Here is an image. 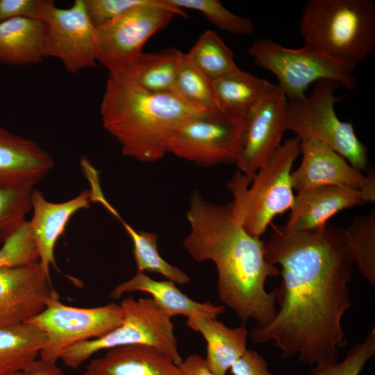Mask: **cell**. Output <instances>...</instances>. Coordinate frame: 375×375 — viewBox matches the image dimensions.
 Here are the masks:
<instances>
[{
	"mask_svg": "<svg viewBox=\"0 0 375 375\" xmlns=\"http://www.w3.org/2000/svg\"><path fill=\"white\" fill-rule=\"evenodd\" d=\"M176 15L187 16L166 0H150L95 28L97 60L109 74L122 71L142 53L147 41Z\"/></svg>",
	"mask_w": 375,
	"mask_h": 375,
	"instance_id": "9",
	"label": "cell"
},
{
	"mask_svg": "<svg viewBox=\"0 0 375 375\" xmlns=\"http://www.w3.org/2000/svg\"><path fill=\"white\" fill-rule=\"evenodd\" d=\"M132 292L149 294L156 303L171 317L181 315L188 318L203 315L217 318L225 311L224 306L196 301L183 293L173 282L153 280L145 273L137 272L130 279L119 283L112 290L110 297L117 299Z\"/></svg>",
	"mask_w": 375,
	"mask_h": 375,
	"instance_id": "21",
	"label": "cell"
},
{
	"mask_svg": "<svg viewBox=\"0 0 375 375\" xmlns=\"http://www.w3.org/2000/svg\"><path fill=\"white\" fill-rule=\"evenodd\" d=\"M212 85L220 110L246 119L276 85L240 69L214 80Z\"/></svg>",
	"mask_w": 375,
	"mask_h": 375,
	"instance_id": "23",
	"label": "cell"
},
{
	"mask_svg": "<svg viewBox=\"0 0 375 375\" xmlns=\"http://www.w3.org/2000/svg\"><path fill=\"white\" fill-rule=\"evenodd\" d=\"M348 253L363 277L375 285V210L356 216L344 230Z\"/></svg>",
	"mask_w": 375,
	"mask_h": 375,
	"instance_id": "28",
	"label": "cell"
},
{
	"mask_svg": "<svg viewBox=\"0 0 375 375\" xmlns=\"http://www.w3.org/2000/svg\"><path fill=\"white\" fill-rule=\"evenodd\" d=\"M20 375H63L56 362L35 360L26 369L20 372Z\"/></svg>",
	"mask_w": 375,
	"mask_h": 375,
	"instance_id": "38",
	"label": "cell"
},
{
	"mask_svg": "<svg viewBox=\"0 0 375 375\" xmlns=\"http://www.w3.org/2000/svg\"><path fill=\"white\" fill-rule=\"evenodd\" d=\"M301 153V140L287 139L258 169L249 183L240 172L227 183L233 216L251 235L260 238L274 218L292 207V168Z\"/></svg>",
	"mask_w": 375,
	"mask_h": 375,
	"instance_id": "5",
	"label": "cell"
},
{
	"mask_svg": "<svg viewBox=\"0 0 375 375\" xmlns=\"http://www.w3.org/2000/svg\"><path fill=\"white\" fill-rule=\"evenodd\" d=\"M54 166L37 142L0 125V185L33 188Z\"/></svg>",
	"mask_w": 375,
	"mask_h": 375,
	"instance_id": "18",
	"label": "cell"
},
{
	"mask_svg": "<svg viewBox=\"0 0 375 375\" xmlns=\"http://www.w3.org/2000/svg\"><path fill=\"white\" fill-rule=\"evenodd\" d=\"M340 85L330 80L316 82L310 94L288 101L285 128L299 139L314 138L342 156L353 167L362 171L368 164L367 149L357 138L351 122L341 121L335 104Z\"/></svg>",
	"mask_w": 375,
	"mask_h": 375,
	"instance_id": "8",
	"label": "cell"
},
{
	"mask_svg": "<svg viewBox=\"0 0 375 375\" xmlns=\"http://www.w3.org/2000/svg\"><path fill=\"white\" fill-rule=\"evenodd\" d=\"M185 57L211 82L240 69L231 50L217 33L210 30L200 35Z\"/></svg>",
	"mask_w": 375,
	"mask_h": 375,
	"instance_id": "26",
	"label": "cell"
},
{
	"mask_svg": "<svg viewBox=\"0 0 375 375\" xmlns=\"http://www.w3.org/2000/svg\"><path fill=\"white\" fill-rule=\"evenodd\" d=\"M47 338L35 326H0V375L20 373L37 360Z\"/></svg>",
	"mask_w": 375,
	"mask_h": 375,
	"instance_id": "25",
	"label": "cell"
},
{
	"mask_svg": "<svg viewBox=\"0 0 375 375\" xmlns=\"http://www.w3.org/2000/svg\"><path fill=\"white\" fill-rule=\"evenodd\" d=\"M56 299L39 261L0 267V326L26 323Z\"/></svg>",
	"mask_w": 375,
	"mask_h": 375,
	"instance_id": "14",
	"label": "cell"
},
{
	"mask_svg": "<svg viewBox=\"0 0 375 375\" xmlns=\"http://www.w3.org/2000/svg\"><path fill=\"white\" fill-rule=\"evenodd\" d=\"M246 119L222 110L207 111L187 119L167 147L182 159L203 166L236 163L242 150Z\"/></svg>",
	"mask_w": 375,
	"mask_h": 375,
	"instance_id": "10",
	"label": "cell"
},
{
	"mask_svg": "<svg viewBox=\"0 0 375 375\" xmlns=\"http://www.w3.org/2000/svg\"><path fill=\"white\" fill-rule=\"evenodd\" d=\"M150 0H83L88 17L97 28Z\"/></svg>",
	"mask_w": 375,
	"mask_h": 375,
	"instance_id": "34",
	"label": "cell"
},
{
	"mask_svg": "<svg viewBox=\"0 0 375 375\" xmlns=\"http://www.w3.org/2000/svg\"><path fill=\"white\" fill-rule=\"evenodd\" d=\"M181 10H197L217 28L235 35L253 34L255 26L250 18L241 17L228 10L219 0H166Z\"/></svg>",
	"mask_w": 375,
	"mask_h": 375,
	"instance_id": "30",
	"label": "cell"
},
{
	"mask_svg": "<svg viewBox=\"0 0 375 375\" xmlns=\"http://www.w3.org/2000/svg\"><path fill=\"white\" fill-rule=\"evenodd\" d=\"M187 218L190 231L182 244L196 261L214 262L220 301L243 323L251 319L259 327L269 324L277 312L276 291L267 292L265 285L281 274L265 259V242L244 229L230 203H210L198 190L191 196Z\"/></svg>",
	"mask_w": 375,
	"mask_h": 375,
	"instance_id": "2",
	"label": "cell"
},
{
	"mask_svg": "<svg viewBox=\"0 0 375 375\" xmlns=\"http://www.w3.org/2000/svg\"><path fill=\"white\" fill-rule=\"evenodd\" d=\"M255 65L274 74L277 85L288 101L306 95L308 87L322 80H330L347 89L358 85L356 67L335 60L304 44L291 49L267 38L254 40L248 49Z\"/></svg>",
	"mask_w": 375,
	"mask_h": 375,
	"instance_id": "7",
	"label": "cell"
},
{
	"mask_svg": "<svg viewBox=\"0 0 375 375\" xmlns=\"http://www.w3.org/2000/svg\"><path fill=\"white\" fill-rule=\"evenodd\" d=\"M172 92L186 102L202 109L219 110L212 82L185 58V53Z\"/></svg>",
	"mask_w": 375,
	"mask_h": 375,
	"instance_id": "29",
	"label": "cell"
},
{
	"mask_svg": "<svg viewBox=\"0 0 375 375\" xmlns=\"http://www.w3.org/2000/svg\"><path fill=\"white\" fill-rule=\"evenodd\" d=\"M181 375H215L206 360L198 354H191L179 365Z\"/></svg>",
	"mask_w": 375,
	"mask_h": 375,
	"instance_id": "37",
	"label": "cell"
},
{
	"mask_svg": "<svg viewBox=\"0 0 375 375\" xmlns=\"http://www.w3.org/2000/svg\"><path fill=\"white\" fill-rule=\"evenodd\" d=\"M38 10L45 26L44 58L59 59L71 74L97 66L95 27L83 0H75L67 8L57 7L51 0H40Z\"/></svg>",
	"mask_w": 375,
	"mask_h": 375,
	"instance_id": "12",
	"label": "cell"
},
{
	"mask_svg": "<svg viewBox=\"0 0 375 375\" xmlns=\"http://www.w3.org/2000/svg\"><path fill=\"white\" fill-rule=\"evenodd\" d=\"M56 299L26 323L40 328L47 343L40 359L56 362L74 344L101 337L119 326L124 318L119 304L111 303L93 308L67 306Z\"/></svg>",
	"mask_w": 375,
	"mask_h": 375,
	"instance_id": "11",
	"label": "cell"
},
{
	"mask_svg": "<svg viewBox=\"0 0 375 375\" xmlns=\"http://www.w3.org/2000/svg\"><path fill=\"white\" fill-rule=\"evenodd\" d=\"M207 111L173 92L147 91L119 74H109L100 106L103 127L122 154L144 162L162 159L176 128Z\"/></svg>",
	"mask_w": 375,
	"mask_h": 375,
	"instance_id": "3",
	"label": "cell"
},
{
	"mask_svg": "<svg viewBox=\"0 0 375 375\" xmlns=\"http://www.w3.org/2000/svg\"><path fill=\"white\" fill-rule=\"evenodd\" d=\"M44 33L41 19L18 17L0 22V63L25 66L42 62Z\"/></svg>",
	"mask_w": 375,
	"mask_h": 375,
	"instance_id": "22",
	"label": "cell"
},
{
	"mask_svg": "<svg viewBox=\"0 0 375 375\" xmlns=\"http://www.w3.org/2000/svg\"><path fill=\"white\" fill-rule=\"evenodd\" d=\"M119 305L124 313L122 324L101 337L74 344L67 349L60 358L65 365L76 369L100 351L137 344L156 348L177 365L181 364L183 359L172 317L151 297L135 299L128 297Z\"/></svg>",
	"mask_w": 375,
	"mask_h": 375,
	"instance_id": "6",
	"label": "cell"
},
{
	"mask_svg": "<svg viewBox=\"0 0 375 375\" xmlns=\"http://www.w3.org/2000/svg\"><path fill=\"white\" fill-rule=\"evenodd\" d=\"M82 375H181V371L162 351L137 344L108 349L91 360Z\"/></svg>",
	"mask_w": 375,
	"mask_h": 375,
	"instance_id": "19",
	"label": "cell"
},
{
	"mask_svg": "<svg viewBox=\"0 0 375 375\" xmlns=\"http://www.w3.org/2000/svg\"><path fill=\"white\" fill-rule=\"evenodd\" d=\"M229 371L232 375H274L268 370L265 358L252 349H247Z\"/></svg>",
	"mask_w": 375,
	"mask_h": 375,
	"instance_id": "36",
	"label": "cell"
},
{
	"mask_svg": "<svg viewBox=\"0 0 375 375\" xmlns=\"http://www.w3.org/2000/svg\"><path fill=\"white\" fill-rule=\"evenodd\" d=\"M375 353V329L362 342L353 345L341 362L326 361L315 364L311 370L314 375H359Z\"/></svg>",
	"mask_w": 375,
	"mask_h": 375,
	"instance_id": "32",
	"label": "cell"
},
{
	"mask_svg": "<svg viewBox=\"0 0 375 375\" xmlns=\"http://www.w3.org/2000/svg\"><path fill=\"white\" fill-rule=\"evenodd\" d=\"M344 230L330 223L308 232L272 226L265 257L281 267L280 309L269 324L251 331L253 342L274 341L283 358L297 356L310 365L337 360L347 345L342 318L352 305L348 283L353 263Z\"/></svg>",
	"mask_w": 375,
	"mask_h": 375,
	"instance_id": "1",
	"label": "cell"
},
{
	"mask_svg": "<svg viewBox=\"0 0 375 375\" xmlns=\"http://www.w3.org/2000/svg\"><path fill=\"white\" fill-rule=\"evenodd\" d=\"M39 261L28 221L2 245L0 249V267L28 264Z\"/></svg>",
	"mask_w": 375,
	"mask_h": 375,
	"instance_id": "33",
	"label": "cell"
},
{
	"mask_svg": "<svg viewBox=\"0 0 375 375\" xmlns=\"http://www.w3.org/2000/svg\"><path fill=\"white\" fill-rule=\"evenodd\" d=\"M91 201V192L86 189L75 197L60 203L49 201L42 192L33 189L31 194L33 217L28 223L39 262L48 275H50V266L55 265V246L67 223L76 212L89 208Z\"/></svg>",
	"mask_w": 375,
	"mask_h": 375,
	"instance_id": "17",
	"label": "cell"
},
{
	"mask_svg": "<svg viewBox=\"0 0 375 375\" xmlns=\"http://www.w3.org/2000/svg\"><path fill=\"white\" fill-rule=\"evenodd\" d=\"M186 324L206 341L205 360L215 375H226L247 350L249 332L244 326L229 328L217 318L203 315L188 317Z\"/></svg>",
	"mask_w": 375,
	"mask_h": 375,
	"instance_id": "20",
	"label": "cell"
},
{
	"mask_svg": "<svg viewBox=\"0 0 375 375\" xmlns=\"http://www.w3.org/2000/svg\"><path fill=\"white\" fill-rule=\"evenodd\" d=\"M40 0H0V22L13 18L40 19Z\"/></svg>",
	"mask_w": 375,
	"mask_h": 375,
	"instance_id": "35",
	"label": "cell"
},
{
	"mask_svg": "<svg viewBox=\"0 0 375 375\" xmlns=\"http://www.w3.org/2000/svg\"><path fill=\"white\" fill-rule=\"evenodd\" d=\"M33 189L0 185V243L3 244L26 221Z\"/></svg>",
	"mask_w": 375,
	"mask_h": 375,
	"instance_id": "31",
	"label": "cell"
},
{
	"mask_svg": "<svg viewBox=\"0 0 375 375\" xmlns=\"http://www.w3.org/2000/svg\"><path fill=\"white\" fill-rule=\"evenodd\" d=\"M299 26L304 44L356 67L375 47V5L372 0H309Z\"/></svg>",
	"mask_w": 375,
	"mask_h": 375,
	"instance_id": "4",
	"label": "cell"
},
{
	"mask_svg": "<svg viewBox=\"0 0 375 375\" xmlns=\"http://www.w3.org/2000/svg\"><path fill=\"white\" fill-rule=\"evenodd\" d=\"M184 53L170 48L142 53L119 74L152 92H172Z\"/></svg>",
	"mask_w": 375,
	"mask_h": 375,
	"instance_id": "24",
	"label": "cell"
},
{
	"mask_svg": "<svg viewBox=\"0 0 375 375\" xmlns=\"http://www.w3.org/2000/svg\"><path fill=\"white\" fill-rule=\"evenodd\" d=\"M375 202V190H358L338 185L319 186L294 197L285 227L308 232L322 228L338 212Z\"/></svg>",
	"mask_w": 375,
	"mask_h": 375,
	"instance_id": "16",
	"label": "cell"
},
{
	"mask_svg": "<svg viewBox=\"0 0 375 375\" xmlns=\"http://www.w3.org/2000/svg\"><path fill=\"white\" fill-rule=\"evenodd\" d=\"M12 375H20V373H17V374H12Z\"/></svg>",
	"mask_w": 375,
	"mask_h": 375,
	"instance_id": "39",
	"label": "cell"
},
{
	"mask_svg": "<svg viewBox=\"0 0 375 375\" xmlns=\"http://www.w3.org/2000/svg\"><path fill=\"white\" fill-rule=\"evenodd\" d=\"M299 140L302 160L291 174L293 190L297 194L322 185H338L358 190H375L374 175H365L314 138Z\"/></svg>",
	"mask_w": 375,
	"mask_h": 375,
	"instance_id": "15",
	"label": "cell"
},
{
	"mask_svg": "<svg viewBox=\"0 0 375 375\" xmlns=\"http://www.w3.org/2000/svg\"><path fill=\"white\" fill-rule=\"evenodd\" d=\"M287 105L285 94L276 85L246 118L242 150L235 164L249 183L281 144Z\"/></svg>",
	"mask_w": 375,
	"mask_h": 375,
	"instance_id": "13",
	"label": "cell"
},
{
	"mask_svg": "<svg viewBox=\"0 0 375 375\" xmlns=\"http://www.w3.org/2000/svg\"><path fill=\"white\" fill-rule=\"evenodd\" d=\"M117 218L120 220L132 241L137 272L157 273L176 285H185L190 282V278L187 274L161 257L158 250L156 234L144 231H138L119 215Z\"/></svg>",
	"mask_w": 375,
	"mask_h": 375,
	"instance_id": "27",
	"label": "cell"
}]
</instances>
